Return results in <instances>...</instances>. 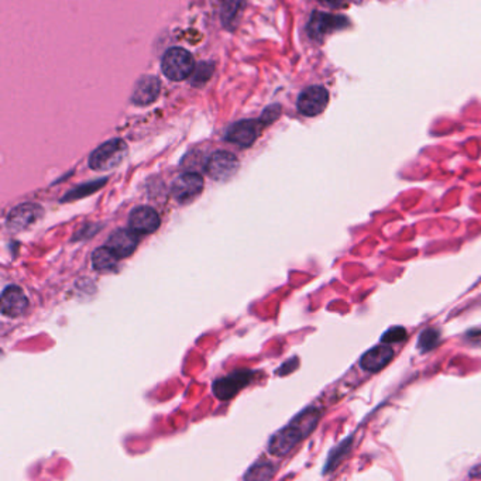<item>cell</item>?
Listing matches in <instances>:
<instances>
[{"instance_id": "obj_17", "label": "cell", "mask_w": 481, "mask_h": 481, "mask_svg": "<svg viewBox=\"0 0 481 481\" xmlns=\"http://www.w3.org/2000/svg\"><path fill=\"white\" fill-rule=\"evenodd\" d=\"M119 257L108 247H99L92 254V266L96 271H109L113 270L118 264Z\"/></svg>"}, {"instance_id": "obj_9", "label": "cell", "mask_w": 481, "mask_h": 481, "mask_svg": "<svg viewBox=\"0 0 481 481\" xmlns=\"http://www.w3.org/2000/svg\"><path fill=\"white\" fill-rule=\"evenodd\" d=\"M329 102V94L323 87L306 88L298 98V111L304 116L320 115Z\"/></svg>"}, {"instance_id": "obj_23", "label": "cell", "mask_w": 481, "mask_h": 481, "mask_svg": "<svg viewBox=\"0 0 481 481\" xmlns=\"http://www.w3.org/2000/svg\"><path fill=\"white\" fill-rule=\"evenodd\" d=\"M205 73H213V65L212 64H201L198 70H195V82H206L211 75H205Z\"/></svg>"}, {"instance_id": "obj_14", "label": "cell", "mask_w": 481, "mask_h": 481, "mask_svg": "<svg viewBox=\"0 0 481 481\" xmlns=\"http://www.w3.org/2000/svg\"><path fill=\"white\" fill-rule=\"evenodd\" d=\"M392 357H394V350L391 349V346H385L384 343L364 353L360 358V366L363 370L368 373H377L382 370L392 360Z\"/></svg>"}, {"instance_id": "obj_7", "label": "cell", "mask_w": 481, "mask_h": 481, "mask_svg": "<svg viewBox=\"0 0 481 481\" xmlns=\"http://www.w3.org/2000/svg\"><path fill=\"white\" fill-rule=\"evenodd\" d=\"M204 178L198 173H185L173 182V196L180 204H189L204 191Z\"/></svg>"}, {"instance_id": "obj_10", "label": "cell", "mask_w": 481, "mask_h": 481, "mask_svg": "<svg viewBox=\"0 0 481 481\" xmlns=\"http://www.w3.org/2000/svg\"><path fill=\"white\" fill-rule=\"evenodd\" d=\"M160 216L150 206H139L129 216V226L137 235H151L160 227Z\"/></svg>"}, {"instance_id": "obj_5", "label": "cell", "mask_w": 481, "mask_h": 481, "mask_svg": "<svg viewBox=\"0 0 481 481\" xmlns=\"http://www.w3.org/2000/svg\"><path fill=\"white\" fill-rule=\"evenodd\" d=\"M253 375H254V371L243 370V371H237L227 377L216 380L212 387L215 396L220 401L232 399L235 395H237L244 387H247L251 382Z\"/></svg>"}, {"instance_id": "obj_6", "label": "cell", "mask_w": 481, "mask_h": 481, "mask_svg": "<svg viewBox=\"0 0 481 481\" xmlns=\"http://www.w3.org/2000/svg\"><path fill=\"white\" fill-rule=\"evenodd\" d=\"M43 216V208L39 204L26 202L15 206L6 219V226L12 232H22L33 226Z\"/></svg>"}, {"instance_id": "obj_27", "label": "cell", "mask_w": 481, "mask_h": 481, "mask_svg": "<svg viewBox=\"0 0 481 481\" xmlns=\"http://www.w3.org/2000/svg\"><path fill=\"white\" fill-rule=\"evenodd\" d=\"M211 2L215 4V5H222V4L225 2V0H211Z\"/></svg>"}, {"instance_id": "obj_26", "label": "cell", "mask_w": 481, "mask_h": 481, "mask_svg": "<svg viewBox=\"0 0 481 481\" xmlns=\"http://www.w3.org/2000/svg\"><path fill=\"white\" fill-rule=\"evenodd\" d=\"M471 478H481V463L474 466L471 470H470V474H468Z\"/></svg>"}, {"instance_id": "obj_11", "label": "cell", "mask_w": 481, "mask_h": 481, "mask_svg": "<svg viewBox=\"0 0 481 481\" xmlns=\"http://www.w3.org/2000/svg\"><path fill=\"white\" fill-rule=\"evenodd\" d=\"M29 308V298L19 285H9L2 292V313L9 318L22 316Z\"/></svg>"}, {"instance_id": "obj_8", "label": "cell", "mask_w": 481, "mask_h": 481, "mask_svg": "<svg viewBox=\"0 0 481 481\" xmlns=\"http://www.w3.org/2000/svg\"><path fill=\"white\" fill-rule=\"evenodd\" d=\"M349 25V20L343 16H336V15H327V13H320L315 12L308 23V35L309 37L315 40H320L326 35L344 29Z\"/></svg>"}, {"instance_id": "obj_12", "label": "cell", "mask_w": 481, "mask_h": 481, "mask_svg": "<svg viewBox=\"0 0 481 481\" xmlns=\"http://www.w3.org/2000/svg\"><path fill=\"white\" fill-rule=\"evenodd\" d=\"M258 122L242 120L229 127L225 139L240 147H250L258 137Z\"/></svg>"}, {"instance_id": "obj_21", "label": "cell", "mask_w": 481, "mask_h": 481, "mask_svg": "<svg viewBox=\"0 0 481 481\" xmlns=\"http://www.w3.org/2000/svg\"><path fill=\"white\" fill-rule=\"evenodd\" d=\"M350 443H351V439H347V440L343 442L340 446H337L335 450H332V453L329 454L327 463H326V466H325V473L333 470V468L340 463V460H342V458L344 457V454L349 451Z\"/></svg>"}, {"instance_id": "obj_15", "label": "cell", "mask_w": 481, "mask_h": 481, "mask_svg": "<svg viewBox=\"0 0 481 481\" xmlns=\"http://www.w3.org/2000/svg\"><path fill=\"white\" fill-rule=\"evenodd\" d=\"M137 233H135L132 229L126 230V229H119L116 230L108 240V247L119 257H129L139 244V239L136 236Z\"/></svg>"}, {"instance_id": "obj_22", "label": "cell", "mask_w": 481, "mask_h": 481, "mask_svg": "<svg viewBox=\"0 0 481 481\" xmlns=\"http://www.w3.org/2000/svg\"><path fill=\"white\" fill-rule=\"evenodd\" d=\"M406 330L405 327L402 326H394L391 329H388L382 337H381V342L385 343V344H394V343H399V342H404L406 339Z\"/></svg>"}, {"instance_id": "obj_2", "label": "cell", "mask_w": 481, "mask_h": 481, "mask_svg": "<svg viewBox=\"0 0 481 481\" xmlns=\"http://www.w3.org/2000/svg\"><path fill=\"white\" fill-rule=\"evenodd\" d=\"M161 70L171 81H184L195 71L194 57L185 49H170L163 57Z\"/></svg>"}, {"instance_id": "obj_20", "label": "cell", "mask_w": 481, "mask_h": 481, "mask_svg": "<svg viewBox=\"0 0 481 481\" xmlns=\"http://www.w3.org/2000/svg\"><path fill=\"white\" fill-rule=\"evenodd\" d=\"M274 475V466L270 463L256 464L246 473V480H268Z\"/></svg>"}, {"instance_id": "obj_3", "label": "cell", "mask_w": 481, "mask_h": 481, "mask_svg": "<svg viewBox=\"0 0 481 481\" xmlns=\"http://www.w3.org/2000/svg\"><path fill=\"white\" fill-rule=\"evenodd\" d=\"M305 437V432L291 420L287 427L278 430L275 435L271 436L268 442V451L277 457L285 456Z\"/></svg>"}, {"instance_id": "obj_4", "label": "cell", "mask_w": 481, "mask_h": 481, "mask_svg": "<svg viewBox=\"0 0 481 481\" xmlns=\"http://www.w3.org/2000/svg\"><path fill=\"white\" fill-rule=\"evenodd\" d=\"M206 174L215 181H227L239 170V160L229 151H216L206 163Z\"/></svg>"}, {"instance_id": "obj_19", "label": "cell", "mask_w": 481, "mask_h": 481, "mask_svg": "<svg viewBox=\"0 0 481 481\" xmlns=\"http://www.w3.org/2000/svg\"><path fill=\"white\" fill-rule=\"evenodd\" d=\"M105 182H106V180H99V181H94V182H88V184H85V185H81V187L73 189L71 192H68V194L63 198V201H64V202H65V201H75V199L88 196V195H91V194L96 192L99 188H102V187L105 185Z\"/></svg>"}, {"instance_id": "obj_1", "label": "cell", "mask_w": 481, "mask_h": 481, "mask_svg": "<svg viewBox=\"0 0 481 481\" xmlns=\"http://www.w3.org/2000/svg\"><path fill=\"white\" fill-rule=\"evenodd\" d=\"M127 144L122 139H113L98 149L89 156V167L94 171H111L118 168L127 156Z\"/></svg>"}, {"instance_id": "obj_18", "label": "cell", "mask_w": 481, "mask_h": 481, "mask_svg": "<svg viewBox=\"0 0 481 481\" xmlns=\"http://www.w3.org/2000/svg\"><path fill=\"white\" fill-rule=\"evenodd\" d=\"M440 339H442V333H440L439 329H435V327L425 329L419 335V339H418V349H419V351L420 353H427V351L433 350L440 343Z\"/></svg>"}, {"instance_id": "obj_13", "label": "cell", "mask_w": 481, "mask_h": 481, "mask_svg": "<svg viewBox=\"0 0 481 481\" xmlns=\"http://www.w3.org/2000/svg\"><path fill=\"white\" fill-rule=\"evenodd\" d=\"M160 89H161V82L157 77L144 75L139 80L137 85L135 87L132 101H133V104L142 105V106L150 105L158 98Z\"/></svg>"}, {"instance_id": "obj_16", "label": "cell", "mask_w": 481, "mask_h": 481, "mask_svg": "<svg viewBox=\"0 0 481 481\" xmlns=\"http://www.w3.org/2000/svg\"><path fill=\"white\" fill-rule=\"evenodd\" d=\"M247 0H225L222 6V23L226 29L233 30L246 8Z\"/></svg>"}, {"instance_id": "obj_24", "label": "cell", "mask_w": 481, "mask_h": 481, "mask_svg": "<svg viewBox=\"0 0 481 481\" xmlns=\"http://www.w3.org/2000/svg\"><path fill=\"white\" fill-rule=\"evenodd\" d=\"M280 112H281V108L278 105H274V106H270L264 113H263V118H261V122L266 123V125H270L273 123L278 116H280Z\"/></svg>"}, {"instance_id": "obj_25", "label": "cell", "mask_w": 481, "mask_h": 481, "mask_svg": "<svg viewBox=\"0 0 481 481\" xmlns=\"http://www.w3.org/2000/svg\"><path fill=\"white\" fill-rule=\"evenodd\" d=\"M319 2L332 9H342L344 6L343 0H319Z\"/></svg>"}]
</instances>
